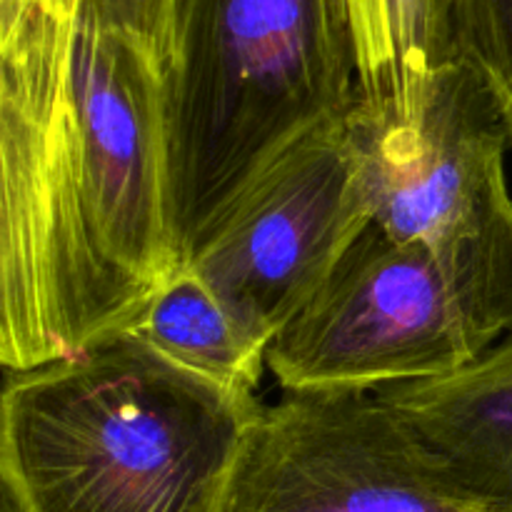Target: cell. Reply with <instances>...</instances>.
<instances>
[{"mask_svg":"<svg viewBox=\"0 0 512 512\" xmlns=\"http://www.w3.org/2000/svg\"><path fill=\"white\" fill-rule=\"evenodd\" d=\"M0 512H18V508H15L5 495H0Z\"/></svg>","mask_w":512,"mask_h":512,"instance_id":"cell-14","label":"cell"},{"mask_svg":"<svg viewBox=\"0 0 512 512\" xmlns=\"http://www.w3.org/2000/svg\"><path fill=\"white\" fill-rule=\"evenodd\" d=\"M355 98L378 115L413 108L430 75L458 63L455 0H348Z\"/></svg>","mask_w":512,"mask_h":512,"instance_id":"cell-9","label":"cell"},{"mask_svg":"<svg viewBox=\"0 0 512 512\" xmlns=\"http://www.w3.org/2000/svg\"><path fill=\"white\" fill-rule=\"evenodd\" d=\"M180 268L168 223L163 73L85 0H0V363L125 333Z\"/></svg>","mask_w":512,"mask_h":512,"instance_id":"cell-1","label":"cell"},{"mask_svg":"<svg viewBox=\"0 0 512 512\" xmlns=\"http://www.w3.org/2000/svg\"><path fill=\"white\" fill-rule=\"evenodd\" d=\"M345 113L290 145L185 263L268 348L373 225L368 170Z\"/></svg>","mask_w":512,"mask_h":512,"instance_id":"cell-6","label":"cell"},{"mask_svg":"<svg viewBox=\"0 0 512 512\" xmlns=\"http://www.w3.org/2000/svg\"><path fill=\"white\" fill-rule=\"evenodd\" d=\"M373 193V223L418 243L453 285L488 348L512 333L510 145L500 105L468 63L430 75L413 108L378 115L350 103Z\"/></svg>","mask_w":512,"mask_h":512,"instance_id":"cell-4","label":"cell"},{"mask_svg":"<svg viewBox=\"0 0 512 512\" xmlns=\"http://www.w3.org/2000/svg\"><path fill=\"white\" fill-rule=\"evenodd\" d=\"M378 395L475 508L512 512V333L455 373Z\"/></svg>","mask_w":512,"mask_h":512,"instance_id":"cell-8","label":"cell"},{"mask_svg":"<svg viewBox=\"0 0 512 512\" xmlns=\"http://www.w3.org/2000/svg\"><path fill=\"white\" fill-rule=\"evenodd\" d=\"M125 333H135L185 368L250 393L260 388L268 368V345L245 330L190 265H180L165 280Z\"/></svg>","mask_w":512,"mask_h":512,"instance_id":"cell-10","label":"cell"},{"mask_svg":"<svg viewBox=\"0 0 512 512\" xmlns=\"http://www.w3.org/2000/svg\"><path fill=\"white\" fill-rule=\"evenodd\" d=\"M8 3H33V5H43V8L55 10V13L75 15L80 8H83L85 0H8Z\"/></svg>","mask_w":512,"mask_h":512,"instance_id":"cell-13","label":"cell"},{"mask_svg":"<svg viewBox=\"0 0 512 512\" xmlns=\"http://www.w3.org/2000/svg\"><path fill=\"white\" fill-rule=\"evenodd\" d=\"M455 45L500 105L512 145V0H455Z\"/></svg>","mask_w":512,"mask_h":512,"instance_id":"cell-11","label":"cell"},{"mask_svg":"<svg viewBox=\"0 0 512 512\" xmlns=\"http://www.w3.org/2000/svg\"><path fill=\"white\" fill-rule=\"evenodd\" d=\"M223 512H480L378 393H288L243 440Z\"/></svg>","mask_w":512,"mask_h":512,"instance_id":"cell-7","label":"cell"},{"mask_svg":"<svg viewBox=\"0 0 512 512\" xmlns=\"http://www.w3.org/2000/svg\"><path fill=\"white\" fill-rule=\"evenodd\" d=\"M263 403L135 333L5 375L0 495L18 512H223Z\"/></svg>","mask_w":512,"mask_h":512,"instance_id":"cell-2","label":"cell"},{"mask_svg":"<svg viewBox=\"0 0 512 512\" xmlns=\"http://www.w3.org/2000/svg\"><path fill=\"white\" fill-rule=\"evenodd\" d=\"M355 88L348 0H173L163 123L178 263L290 145L343 115Z\"/></svg>","mask_w":512,"mask_h":512,"instance_id":"cell-3","label":"cell"},{"mask_svg":"<svg viewBox=\"0 0 512 512\" xmlns=\"http://www.w3.org/2000/svg\"><path fill=\"white\" fill-rule=\"evenodd\" d=\"M490 350L433 255L370 225L268 348L285 393L443 378Z\"/></svg>","mask_w":512,"mask_h":512,"instance_id":"cell-5","label":"cell"},{"mask_svg":"<svg viewBox=\"0 0 512 512\" xmlns=\"http://www.w3.org/2000/svg\"><path fill=\"white\" fill-rule=\"evenodd\" d=\"M110 33L143 50L165 73L173 48V0H88Z\"/></svg>","mask_w":512,"mask_h":512,"instance_id":"cell-12","label":"cell"}]
</instances>
